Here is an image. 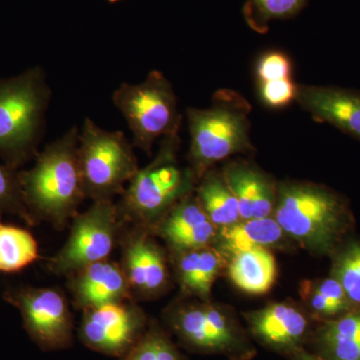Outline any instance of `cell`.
Instances as JSON below:
<instances>
[{
	"mask_svg": "<svg viewBox=\"0 0 360 360\" xmlns=\"http://www.w3.org/2000/svg\"><path fill=\"white\" fill-rule=\"evenodd\" d=\"M345 295L347 302L360 305V245H352L345 251L338 264L336 277Z\"/></svg>",
	"mask_w": 360,
	"mask_h": 360,
	"instance_id": "obj_27",
	"label": "cell"
},
{
	"mask_svg": "<svg viewBox=\"0 0 360 360\" xmlns=\"http://www.w3.org/2000/svg\"><path fill=\"white\" fill-rule=\"evenodd\" d=\"M297 84L292 78L259 82V94L262 103L274 110L285 108L295 101Z\"/></svg>",
	"mask_w": 360,
	"mask_h": 360,
	"instance_id": "obj_28",
	"label": "cell"
},
{
	"mask_svg": "<svg viewBox=\"0 0 360 360\" xmlns=\"http://www.w3.org/2000/svg\"><path fill=\"white\" fill-rule=\"evenodd\" d=\"M322 340L336 360H360V314L328 323Z\"/></svg>",
	"mask_w": 360,
	"mask_h": 360,
	"instance_id": "obj_23",
	"label": "cell"
},
{
	"mask_svg": "<svg viewBox=\"0 0 360 360\" xmlns=\"http://www.w3.org/2000/svg\"><path fill=\"white\" fill-rule=\"evenodd\" d=\"M229 274L241 290L251 295H264L276 281V258L264 248L241 251L233 255Z\"/></svg>",
	"mask_w": 360,
	"mask_h": 360,
	"instance_id": "obj_18",
	"label": "cell"
},
{
	"mask_svg": "<svg viewBox=\"0 0 360 360\" xmlns=\"http://www.w3.org/2000/svg\"><path fill=\"white\" fill-rule=\"evenodd\" d=\"M51 97L39 66L0 79V161L7 167L18 170L39 155Z\"/></svg>",
	"mask_w": 360,
	"mask_h": 360,
	"instance_id": "obj_2",
	"label": "cell"
},
{
	"mask_svg": "<svg viewBox=\"0 0 360 360\" xmlns=\"http://www.w3.org/2000/svg\"><path fill=\"white\" fill-rule=\"evenodd\" d=\"M292 63L281 51H269L259 58L257 65L258 82H271L291 77Z\"/></svg>",
	"mask_w": 360,
	"mask_h": 360,
	"instance_id": "obj_29",
	"label": "cell"
},
{
	"mask_svg": "<svg viewBox=\"0 0 360 360\" xmlns=\"http://www.w3.org/2000/svg\"><path fill=\"white\" fill-rule=\"evenodd\" d=\"M179 134L162 137L153 160L130 179L117 207L123 224L129 222L151 231L180 200L191 195L196 176L191 168L177 162Z\"/></svg>",
	"mask_w": 360,
	"mask_h": 360,
	"instance_id": "obj_3",
	"label": "cell"
},
{
	"mask_svg": "<svg viewBox=\"0 0 360 360\" xmlns=\"http://www.w3.org/2000/svg\"><path fill=\"white\" fill-rule=\"evenodd\" d=\"M314 290L324 296L328 302L333 303L338 311L340 312L347 309L348 302L347 295H345V290H343L342 286H341L338 279H324V281L316 284Z\"/></svg>",
	"mask_w": 360,
	"mask_h": 360,
	"instance_id": "obj_30",
	"label": "cell"
},
{
	"mask_svg": "<svg viewBox=\"0 0 360 360\" xmlns=\"http://www.w3.org/2000/svg\"><path fill=\"white\" fill-rule=\"evenodd\" d=\"M112 103L132 132V146L150 156L155 141L179 134L182 116L169 80L158 70L139 84H122L113 92Z\"/></svg>",
	"mask_w": 360,
	"mask_h": 360,
	"instance_id": "obj_7",
	"label": "cell"
},
{
	"mask_svg": "<svg viewBox=\"0 0 360 360\" xmlns=\"http://www.w3.org/2000/svg\"><path fill=\"white\" fill-rule=\"evenodd\" d=\"M258 340L272 348L297 352L309 330L307 316L290 304L276 303L248 315Z\"/></svg>",
	"mask_w": 360,
	"mask_h": 360,
	"instance_id": "obj_16",
	"label": "cell"
},
{
	"mask_svg": "<svg viewBox=\"0 0 360 360\" xmlns=\"http://www.w3.org/2000/svg\"><path fill=\"white\" fill-rule=\"evenodd\" d=\"M39 257V245L30 231L0 222V271H20Z\"/></svg>",
	"mask_w": 360,
	"mask_h": 360,
	"instance_id": "obj_22",
	"label": "cell"
},
{
	"mask_svg": "<svg viewBox=\"0 0 360 360\" xmlns=\"http://www.w3.org/2000/svg\"><path fill=\"white\" fill-rule=\"evenodd\" d=\"M155 227L179 252L210 246L217 232L198 198L191 195L180 200Z\"/></svg>",
	"mask_w": 360,
	"mask_h": 360,
	"instance_id": "obj_15",
	"label": "cell"
},
{
	"mask_svg": "<svg viewBox=\"0 0 360 360\" xmlns=\"http://www.w3.org/2000/svg\"><path fill=\"white\" fill-rule=\"evenodd\" d=\"M4 298L20 310L26 333L41 349L51 352L72 345L73 317L60 291L22 286L6 290Z\"/></svg>",
	"mask_w": 360,
	"mask_h": 360,
	"instance_id": "obj_9",
	"label": "cell"
},
{
	"mask_svg": "<svg viewBox=\"0 0 360 360\" xmlns=\"http://www.w3.org/2000/svg\"><path fill=\"white\" fill-rule=\"evenodd\" d=\"M295 354V360H322L319 359V357L314 356V355H311L307 354V352H302V350H298Z\"/></svg>",
	"mask_w": 360,
	"mask_h": 360,
	"instance_id": "obj_31",
	"label": "cell"
},
{
	"mask_svg": "<svg viewBox=\"0 0 360 360\" xmlns=\"http://www.w3.org/2000/svg\"><path fill=\"white\" fill-rule=\"evenodd\" d=\"M274 214L284 233L302 248L323 250L340 232L347 207L340 196L324 187L286 181L277 184Z\"/></svg>",
	"mask_w": 360,
	"mask_h": 360,
	"instance_id": "obj_5",
	"label": "cell"
},
{
	"mask_svg": "<svg viewBox=\"0 0 360 360\" xmlns=\"http://www.w3.org/2000/svg\"><path fill=\"white\" fill-rule=\"evenodd\" d=\"M0 213L16 215L27 225H34L23 198L20 172L0 161Z\"/></svg>",
	"mask_w": 360,
	"mask_h": 360,
	"instance_id": "obj_26",
	"label": "cell"
},
{
	"mask_svg": "<svg viewBox=\"0 0 360 360\" xmlns=\"http://www.w3.org/2000/svg\"><path fill=\"white\" fill-rule=\"evenodd\" d=\"M222 175L238 200L241 220L264 219L274 213L277 186L264 172L248 163L231 162Z\"/></svg>",
	"mask_w": 360,
	"mask_h": 360,
	"instance_id": "obj_17",
	"label": "cell"
},
{
	"mask_svg": "<svg viewBox=\"0 0 360 360\" xmlns=\"http://www.w3.org/2000/svg\"><path fill=\"white\" fill-rule=\"evenodd\" d=\"M179 253L177 274L182 290L200 297L210 295L221 269V255L210 246Z\"/></svg>",
	"mask_w": 360,
	"mask_h": 360,
	"instance_id": "obj_19",
	"label": "cell"
},
{
	"mask_svg": "<svg viewBox=\"0 0 360 360\" xmlns=\"http://www.w3.org/2000/svg\"><path fill=\"white\" fill-rule=\"evenodd\" d=\"M309 0H248L243 15L255 32L265 33L272 20L295 18L307 6Z\"/></svg>",
	"mask_w": 360,
	"mask_h": 360,
	"instance_id": "obj_24",
	"label": "cell"
},
{
	"mask_svg": "<svg viewBox=\"0 0 360 360\" xmlns=\"http://www.w3.org/2000/svg\"><path fill=\"white\" fill-rule=\"evenodd\" d=\"M200 179L196 198L212 224L224 229L240 221L238 200L224 175L207 172Z\"/></svg>",
	"mask_w": 360,
	"mask_h": 360,
	"instance_id": "obj_20",
	"label": "cell"
},
{
	"mask_svg": "<svg viewBox=\"0 0 360 360\" xmlns=\"http://www.w3.org/2000/svg\"><path fill=\"white\" fill-rule=\"evenodd\" d=\"M250 103L238 92L220 89L208 108L186 110L191 146L188 160L196 179L236 153L255 150L250 139Z\"/></svg>",
	"mask_w": 360,
	"mask_h": 360,
	"instance_id": "obj_4",
	"label": "cell"
},
{
	"mask_svg": "<svg viewBox=\"0 0 360 360\" xmlns=\"http://www.w3.org/2000/svg\"><path fill=\"white\" fill-rule=\"evenodd\" d=\"M146 328L143 310L127 300L84 310L78 335L90 349L122 359L141 340Z\"/></svg>",
	"mask_w": 360,
	"mask_h": 360,
	"instance_id": "obj_10",
	"label": "cell"
},
{
	"mask_svg": "<svg viewBox=\"0 0 360 360\" xmlns=\"http://www.w3.org/2000/svg\"><path fill=\"white\" fill-rule=\"evenodd\" d=\"M110 4H116V2L120 1V0H108Z\"/></svg>",
	"mask_w": 360,
	"mask_h": 360,
	"instance_id": "obj_32",
	"label": "cell"
},
{
	"mask_svg": "<svg viewBox=\"0 0 360 360\" xmlns=\"http://www.w3.org/2000/svg\"><path fill=\"white\" fill-rule=\"evenodd\" d=\"M78 135L77 127H71L39 153L32 169L20 172L26 207L35 224L47 221L65 229L86 198L78 161Z\"/></svg>",
	"mask_w": 360,
	"mask_h": 360,
	"instance_id": "obj_1",
	"label": "cell"
},
{
	"mask_svg": "<svg viewBox=\"0 0 360 360\" xmlns=\"http://www.w3.org/2000/svg\"><path fill=\"white\" fill-rule=\"evenodd\" d=\"M169 324L179 340L191 349L222 354L232 359L250 354L238 326L224 311L208 304H191L174 310Z\"/></svg>",
	"mask_w": 360,
	"mask_h": 360,
	"instance_id": "obj_11",
	"label": "cell"
},
{
	"mask_svg": "<svg viewBox=\"0 0 360 360\" xmlns=\"http://www.w3.org/2000/svg\"><path fill=\"white\" fill-rule=\"evenodd\" d=\"M68 288L75 307L82 311L134 298L122 265L110 259L94 262L73 272L68 276Z\"/></svg>",
	"mask_w": 360,
	"mask_h": 360,
	"instance_id": "obj_14",
	"label": "cell"
},
{
	"mask_svg": "<svg viewBox=\"0 0 360 360\" xmlns=\"http://www.w3.org/2000/svg\"><path fill=\"white\" fill-rule=\"evenodd\" d=\"M295 101L316 122L360 141L359 90L297 84Z\"/></svg>",
	"mask_w": 360,
	"mask_h": 360,
	"instance_id": "obj_13",
	"label": "cell"
},
{
	"mask_svg": "<svg viewBox=\"0 0 360 360\" xmlns=\"http://www.w3.org/2000/svg\"><path fill=\"white\" fill-rule=\"evenodd\" d=\"M120 360H184L172 341L158 326H149L127 354Z\"/></svg>",
	"mask_w": 360,
	"mask_h": 360,
	"instance_id": "obj_25",
	"label": "cell"
},
{
	"mask_svg": "<svg viewBox=\"0 0 360 360\" xmlns=\"http://www.w3.org/2000/svg\"><path fill=\"white\" fill-rule=\"evenodd\" d=\"M122 224L112 201H94L89 210L78 213L72 219L68 241L49 259V269L58 276H68L87 265L108 259Z\"/></svg>",
	"mask_w": 360,
	"mask_h": 360,
	"instance_id": "obj_8",
	"label": "cell"
},
{
	"mask_svg": "<svg viewBox=\"0 0 360 360\" xmlns=\"http://www.w3.org/2000/svg\"><path fill=\"white\" fill-rule=\"evenodd\" d=\"M134 148L122 131L104 130L85 118L77 155L86 198L112 201L122 195L125 184L139 169Z\"/></svg>",
	"mask_w": 360,
	"mask_h": 360,
	"instance_id": "obj_6",
	"label": "cell"
},
{
	"mask_svg": "<svg viewBox=\"0 0 360 360\" xmlns=\"http://www.w3.org/2000/svg\"><path fill=\"white\" fill-rule=\"evenodd\" d=\"M283 234L274 217L240 220L222 229V246L234 255L241 251L276 245Z\"/></svg>",
	"mask_w": 360,
	"mask_h": 360,
	"instance_id": "obj_21",
	"label": "cell"
},
{
	"mask_svg": "<svg viewBox=\"0 0 360 360\" xmlns=\"http://www.w3.org/2000/svg\"><path fill=\"white\" fill-rule=\"evenodd\" d=\"M149 229L134 225L122 236V265L134 296L151 297L165 290L168 269L165 253L149 234Z\"/></svg>",
	"mask_w": 360,
	"mask_h": 360,
	"instance_id": "obj_12",
	"label": "cell"
}]
</instances>
